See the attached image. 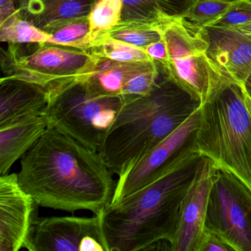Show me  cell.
I'll list each match as a JSON object with an SVG mask.
<instances>
[{"instance_id": "4fadbf2b", "label": "cell", "mask_w": 251, "mask_h": 251, "mask_svg": "<svg viewBox=\"0 0 251 251\" xmlns=\"http://www.w3.org/2000/svg\"><path fill=\"white\" fill-rule=\"evenodd\" d=\"M208 56L234 81L243 85L251 73V35L237 29L202 28Z\"/></svg>"}, {"instance_id": "3957f363", "label": "cell", "mask_w": 251, "mask_h": 251, "mask_svg": "<svg viewBox=\"0 0 251 251\" xmlns=\"http://www.w3.org/2000/svg\"><path fill=\"white\" fill-rule=\"evenodd\" d=\"M201 104L167 76L148 96L127 102L98 150L110 171L121 176L181 126Z\"/></svg>"}, {"instance_id": "4dcf8cb0", "label": "cell", "mask_w": 251, "mask_h": 251, "mask_svg": "<svg viewBox=\"0 0 251 251\" xmlns=\"http://www.w3.org/2000/svg\"><path fill=\"white\" fill-rule=\"evenodd\" d=\"M230 28V27H229ZM232 28L237 29L244 33L251 35V22L248 24L243 25L237 26V27H232Z\"/></svg>"}, {"instance_id": "6da1fadb", "label": "cell", "mask_w": 251, "mask_h": 251, "mask_svg": "<svg viewBox=\"0 0 251 251\" xmlns=\"http://www.w3.org/2000/svg\"><path fill=\"white\" fill-rule=\"evenodd\" d=\"M20 186L39 206L100 214L116 183L98 151L49 126L21 158Z\"/></svg>"}, {"instance_id": "8fae6325", "label": "cell", "mask_w": 251, "mask_h": 251, "mask_svg": "<svg viewBox=\"0 0 251 251\" xmlns=\"http://www.w3.org/2000/svg\"><path fill=\"white\" fill-rule=\"evenodd\" d=\"M217 170L205 157L182 201L177 227L170 244L172 251H200L210 192Z\"/></svg>"}, {"instance_id": "ffe728a7", "label": "cell", "mask_w": 251, "mask_h": 251, "mask_svg": "<svg viewBox=\"0 0 251 251\" xmlns=\"http://www.w3.org/2000/svg\"><path fill=\"white\" fill-rule=\"evenodd\" d=\"M122 11L121 0H97L88 17L93 46L120 23Z\"/></svg>"}, {"instance_id": "f1b7e54d", "label": "cell", "mask_w": 251, "mask_h": 251, "mask_svg": "<svg viewBox=\"0 0 251 251\" xmlns=\"http://www.w3.org/2000/svg\"><path fill=\"white\" fill-rule=\"evenodd\" d=\"M19 14L14 0H0V24Z\"/></svg>"}, {"instance_id": "9c48e42d", "label": "cell", "mask_w": 251, "mask_h": 251, "mask_svg": "<svg viewBox=\"0 0 251 251\" xmlns=\"http://www.w3.org/2000/svg\"><path fill=\"white\" fill-rule=\"evenodd\" d=\"M201 116L200 105L168 137L147 154L136 165L119 176L110 203H116L145 187L182 155L197 148L195 139Z\"/></svg>"}, {"instance_id": "52a82bcc", "label": "cell", "mask_w": 251, "mask_h": 251, "mask_svg": "<svg viewBox=\"0 0 251 251\" xmlns=\"http://www.w3.org/2000/svg\"><path fill=\"white\" fill-rule=\"evenodd\" d=\"M2 77L36 83L49 92L77 80L92 61L89 51L51 44H8L2 52Z\"/></svg>"}, {"instance_id": "e0dca14e", "label": "cell", "mask_w": 251, "mask_h": 251, "mask_svg": "<svg viewBox=\"0 0 251 251\" xmlns=\"http://www.w3.org/2000/svg\"><path fill=\"white\" fill-rule=\"evenodd\" d=\"M49 127L45 114L27 116L0 128V175L8 174L13 164L21 158Z\"/></svg>"}, {"instance_id": "9a60e30c", "label": "cell", "mask_w": 251, "mask_h": 251, "mask_svg": "<svg viewBox=\"0 0 251 251\" xmlns=\"http://www.w3.org/2000/svg\"><path fill=\"white\" fill-rule=\"evenodd\" d=\"M49 103V91L43 86L22 79L2 77L0 128L27 116L45 114Z\"/></svg>"}, {"instance_id": "277c9868", "label": "cell", "mask_w": 251, "mask_h": 251, "mask_svg": "<svg viewBox=\"0 0 251 251\" xmlns=\"http://www.w3.org/2000/svg\"><path fill=\"white\" fill-rule=\"evenodd\" d=\"M201 107L198 152L251 190V115L243 86L229 80Z\"/></svg>"}, {"instance_id": "d6986e66", "label": "cell", "mask_w": 251, "mask_h": 251, "mask_svg": "<svg viewBox=\"0 0 251 251\" xmlns=\"http://www.w3.org/2000/svg\"><path fill=\"white\" fill-rule=\"evenodd\" d=\"M107 36L145 49L163 39V26L139 21H120Z\"/></svg>"}, {"instance_id": "d4e9b609", "label": "cell", "mask_w": 251, "mask_h": 251, "mask_svg": "<svg viewBox=\"0 0 251 251\" xmlns=\"http://www.w3.org/2000/svg\"><path fill=\"white\" fill-rule=\"evenodd\" d=\"M158 64L140 72L130 77L125 85L123 98L125 104L142 97L148 96L153 90L159 79Z\"/></svg>"}, {"instance_id": "ac0fdd59", "label": "cell", "mask_w": 251, "mask_h": 251, "mask_svg": "<svg viewBox=\"0 0 251 251\" xmlns=\"http://www.w3.org/2000/svg\"><path fill=\"white\" fill-rule=\"evenodd\" d=\"M121 21H139L164 26L180 18L194 0H121Z\"/></svg>"}, {"instance_id": "f546056e", "label": "cell", "mask_w": 251, "mask_h": 251, "mask_svg": "<svg viewBox=\"0 0 251 251\" xmlns=\"http://www.w3.org/2000/svg\"><path fill=\"white\" fill-rule=\"evenodd\" d=\"M242 86H243L245 93H246L247 95H248V97L251 99V73L249 75V76L247 77Z\"/></svg>"}, {"instance_id": "ba28073f", "label": "cell", "mask_w": 251, "mask_h": 251, "mask_svg": "<svg viewBox=\"0 0 251 251\" xmlns=\"http://www.w3.org/2000/svg\"><path fill=\"white\" fill-rule=\"evenodd\" d=\"M205 227L221 235L235 251H251V190L228 172L216 173Z\"/></svg>"}, {"instance_id": "cb8c5ba5", "label": "cell", "mask_w": 251, "mask_h": 251, "mask_svg": "<svg viewBox=\"0 0 251 251\" xmlns=\"http://www.w3.org/2000/svg\"><path fill=\"white\" fill-rule=\"evenodd\" d=\"M48 44L89 51L93 46L89 19H78L52 32Z\"/></svg>"}, {"instance_id": "44dd1931", "label": "cell", "mask_w": 251, "mask_h": 251, "mask_svg": "<svg viewBox=\"0 0 251 251\" xmlns=\"http://www.w3.org/2000/svg\"><path fill=\"white\" fill-rule=\"evenodd\" d=\"M51 34L38 28L20 14L0 24V41L11 45L46 44L49 42Z\"/></svg>"}, {"instance_id": "8992f818", "label": "cell", "mask_w": 251, "mask_h": 251, "mask_svg": "<svg viewBox=\"0 0 251 251\" xmlns=\"http://www.w3.org/2000/svg\"><path fill=\"white\" fill-rule=\"evenodd\" d=\"M124 105L123 98L94 96L81 82L75 80L50 92L46 114L49 126L98 152Z\"/></svg>"}, {"instance_id": "4316f807", "label": "cell", "mask_w": 251, "mask_h": 251, "mask_svg": "<svg viewBox=\"0 0 251 251\" xmlns=\"http://www.w3.org/2000/svg\"><path fill=\"white\" fill-rule=\"evenodd\" d=\"M200 251H235V250L221 235L205 227Z\"/></svg>"}, {"instance_id": "2e32d148", "label": "cell", "mask_w": 251, "mask_h": 251, "mask_svg": "<svg viewBox=\"0 0 251 251\" xmlns=\"http://www.w3.org/2000/svg\"><path fill=\"white\" fill-rule=\"evenodd\" d=\"M97 0H20L19 14L38 28L51 33L89 17Z\"/></svg>"}, {"instance_id": "7402d4cb", "label": "cell", "mask_w": 251, "mask_h": 251, "mask_svg": "<svg viewBox=\"0 0 251 251\" xmlns=\"http://www.w3.org/2000/svg\"><path fill=\"white\" fill-rule=\"evenodd\" d=\"M238 0H194L180 18L192 28L201 30L224 15Z\"/></svg>"}, {"instance_id": "5bb4252c", "label": "cell", "mask_w": 251, "mask_h": 251, "mask_svg": "<svg viewBox=\"0 0 251 251\" xmlns=\"http://www.w3.org/2000/svg\"><path fill=\"white\" fill-rule=\"evenodd\" d=\"M92 55V61L76 80L81 82L92 95L99 98H123L125 85L130 77L157 64L155 61L119 62Z\"/></svg>"}, {"instance_id": "7a4b0ae2", "label": "cell", "mask_w": 251, "mask_h": 251, "mask_svg": "<svg viewBox=\"0 0 251 251\" xmlns=\"http://www.w3.org/2000/svg\"><path fill=\"white\" fill-rule=\"evenodd\" d=\"M204 158L197 148L191 150L145 187L108 204L100 214L108 251H148L161 241L170 244L182 201Z\"/></svg>"}, {"instance_id": "7c38bea8", "label": "cell", "mask_w": 251, "mask_h": 251, "mask_svg": "<svg viewBox=\"0 0 251 251\" xmlns=\"http://www.w3.org/2000/svg\"><path fill=\"white\" fill-rule=\"evenodd\" d=\"M35 200L23 190L17 174L0 177V251L25 248L38 218Z\"/></svg>"}, {"instance_id": "1f68e13d", "label": "cell", "mask_w": 251, "mask_h": 251, "mask_svg": "<svg viewBox=\"0 0 251 251\" xmlns=\"http://www.w3.org/2000/svg\"><path fill=\"white\" fill-rule=\"evenodd\" d=\"M245 102H246L247 107H248V111H249L250 114L251 115V99L246 93H245Z\"/></svg>"}, {"instance_id": "603a6c76", "label": "cell", "mask_w": 251, "mask_h": 251, "mask_svg": "<svg viewBox=\"0 0 251 251\" xmlns=\"http://www.w3.org/2000/svg\"><path fill=\"white\" fill-rule=\"evenodd\" d=\"M89 51L94 55L119 62L135 63L153 61L150 58L143 48L133 46L108 36L98 41Z\"/></svg>"}, {"instance_id": "30bf717a", "label": "cell", "mask_w": 251, "mask_h": 251, "mask_svg": "<svg viewBox=\"0 0 251 251\" xmlns=\"http://www.w3.org/2000/svg\"><path fill=\"white\" fill-rule=\"evenodd\" d=\"M25 249L30 251H108L100 214L92 217H38Z\"/></svg>"}, {"instance_id": "83f0119b", "label": "cell", "mask_w": 251, "mask_h": 251, "mask_svg": "<svg viewBox=\"0 0 251 251\" xmlns=\"http://www.w3.org/2000/svg\"><path fill=\"white\" fill-rule=\"evenodd\" d=\"M144 50L151 59L158 62L160 65L164 66L167 64L168 61V52L164 39L159 42L151 44Z\"/></svg>"}, {"instance_id": "5b68a950", "label": "cell", "mask_w": 251, "mask_h": 251, "mask_svg": "<svg viewBox=\"0 0 251 251\" xmlns=\"http://www.w3.org/2000/svg\"><path fill=\"white\" fill-rule=\"evenodd\" d=\"M168 61L165 75L201 105L233 80L208 56V42L202 29L186 25L181 18L163 26Z\"/></svg>"}, {"instance_id": "484cf974", "label": "cell", "mask_w": 251, "mask_h": 251, "mask_svg": "<svg viewBox=\"0 0 251 251\" xmlns=\"http://www.w3.org/2000/svg\"><path fill=\"white\" fill-rule=\"evenodd\" d=\"M251 22V0H238L228 11L208 27L229 28Z\"/></svg>"}]
</instances>
